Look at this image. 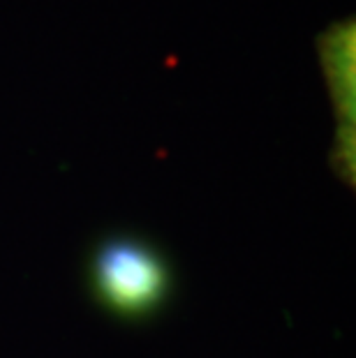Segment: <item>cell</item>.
<instances>
[{"label": "cell", "instance_id": "obj_1", "mask_svg": "<svg viewBox=\"0 0 356 358\" xmlns=\"http://www.w3.org/2000/svg\"><path fill=\"white\" fill-rule=\"evenodd\" d=\"M93 292L113 315L141 319L166 301L171 273L164 257L139 238H111L102 243L90 264Z\"/></svg>", "mask_w": 356, "mask_h": 358}]
</instances>
